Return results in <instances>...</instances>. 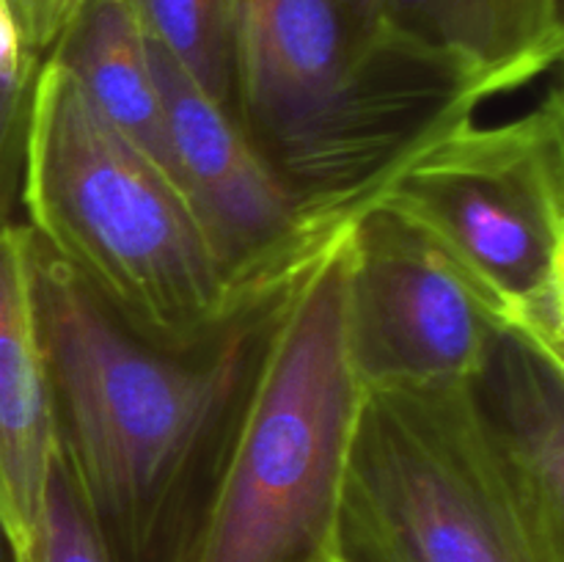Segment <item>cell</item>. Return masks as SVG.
I'll list each match as a JSON object with an SVG mask.
<instances>
[{
	"label": "cell",
	"mask_w": 564,
	"mask_h": 562,
	"mask_svg": "<svg viewBox=\"0 0 564 562\" xmlns=\"http://www.w3.org/2000/svg\"><path fill=\"white\" fill-rule=\"evenodd\" d=\"M25 562H113L61 457Z\"/></svg>",
	"instance_id": "cell-15"
},
{
	"label": "cell",
	"mask_w": 564,
	"mask_h": 562,
	"mask_svg": "<svg viewBox=\"0 0 564 562\" xmlns=\"http://www.w3.org/2000/svg\"><path fill=\"white\" fill-rule=\"evenodd\" d=\"M347 229L290 292L213 494L176 562H336L361 402L347 356Z\"/></svg>",
	"instance_id": "cell-4"
},
{
	"label": "cell",
	"mask_w": 564,
	"mask_h": 562,
	"mask_svg": "<svg viewBox=\"0 0 564 562\" xmlns=\"http://www.w3.org/2000/svg\"><path fill=\"white\" fill-rule=\"evenodd\" d=\"M152 47L176 182L215 251L248 292L295 284L334 240L306 226L290 193L251 147L235 114Z\"/></svg>",
	"instance_id": "cell-8"
},
{
	"label": "cell",
	"mask_w": 564,
	"mask_h": 562,
	"mask_svg": "<svg viewBox=\"0 0 564 562\" xmlns=\"http://www.w3.org/2000/svg\"><path fill=\"white\" fill-rule=\"evenodd\" d=\"M58 463L53 386L36 303V237L0 229V532L25 562Z\"/></svg>",
	"instance_id": "cell-10"
},
{
	"label": "cell",
	"mask_w": 564,
	"mask_h": 562,
	"mask_svg": "<svg viewBox=\"0 0 564 562\" xmlns=\"http://www.w3.org/2000/svg\"><path fill=\"white\" fill-rule=\"evenodd\" d=\"M482 102L457 61L361 25L336 0H237L229 108L325 240Z\"/></svg>",
	"instance_id": "cell-2"
},
{
	"label": "cell",
	"mask_w": 564,
	"mask_h": 562,
	"mask_svg": "<svg viewBox=\"0 0 564 562\" xmlns=\"http://www.w3.org/2000/svg\"><path fill=\"white\" fill-rule=\"evenodd\" d=\"M336 562H540L466 380L361 391Z\"/></svg>",
	"instance_id": "cell-6"
},
{
	"label": "cell",
	"mask_w": 564,
	"mask_h": 562,
	"mask_svg": "<svg viewBox=\"0 0 564 562\" xmlns=\"http://www.w3.org/2000/svg\"><path fill=\"white\" fill-rule=\"evenodd\" d=\"M466 389L534 554L564 562V361L501 331Z\"/></svg>",
	"instance_id": "cell-9"
},
{
	"label": "cell",
	"mask_w": 564,
	"mask_h": 562,
	"mask_svg": "<svg viewBox=\"0 0 564 562\" xmlns=\"http://www.w3.org/2000/svg\"><path fill=\"white\" fill-rule=\"evenodd\" d=\"M132 6L149 42L229 108L237 0H132Z\"/></svg>",
	"instance_id": "cell-13"
},
{
	"label": "cell",
	"mask_w": 564,
	"mask_h": 562,
	"mask_svg": "<svg viewBox=\"0 0 564 562\" xmlns=\"http://www.w3.org/2000/svg\"><path fill=\"white\" fill-rule=\"evenodd\" d=\"M44 58L22 42L14 20L0 3V229L11 224L22 196L33 97Z\"/></svg>",
	"instance_id": "cell-14"
},
{
	"label": "cell",
	"mask_w": 564,
	"mask_h": 562,
	"mask_svg": "<svg viewBox=\"0 0 564 562\" xmlns=\"http://www.w3.org/2000/svg\"><path fill=\"white\" fill-rule=\"evenodd\" d=\"M361 25H380L378 0H336Z\"/></svg>",
	"instance_id": "cell-17"
},
{
	"label": "cell",
	"mask_w": 564,
	"mask_h": 562,
	"mask_svg": "<svg viewBox=\"0 0 564 562\" xmlns=\"http://www.w3.org/2000/svg\"><path fill=\"white\" fill-rule=\"evenodd\" d=\"M0 3L14 20L22 42L36 55L47 58L88 0H0Z\"/></svg>",
	"instance_id": "cell-16"
},
{
	"label": "cell",
	"mask_w": 564,
	"mask_h": 562,
	"mask_svg": "<svg viewBox=\"0 0 564 562\" xmlns=\"http://www.w3.org/2000/svg\"><path fill=\"white\" fill-rule=\"evenodd\" d=\"M20 204L33 237L152 345H202L284 292H248L229 273L182 187L91 108L55 58L39 72Z\"/></svg>",
	"instance_id": "cell-3"
},
{
	"label": "cell",
	"mask_w": 564,
	"mask_h": 562,
	"mask_svg": "<svg viewBox=\"0 0 564 562\" xmlns=\"http://www.w3.org/2000/svg\"><path fill=\"white\" fill-rule=\"evenodd\" d=\"M345 328L367 391L463 383L505 325L424 231L372 204L347 229Z\"/></svg>",
	"instance_id": "cell-7"
},
{
	"label": "cell",
	"mask_w": 564,
	"mask_h": 562,
	"mask_svg": "<svg viewBox=\"0 0 564 562\" xmlns=\"http://www.w3.org/2000/svg\"><path fill=\"white\" fill-rule=\"evenodd\" d=\"M295 284L169 350L110 317L36 240L58 457L113 562L180 560Z\"/></svg>",
	"instance_id": "cell-1"
},
{
	"label": "cell",
	"mask_w": 564,
	"mask_h": 562,
	"mask_svg": "<svg viewBox=\"0 0 564 562\" xmlns=\"http://www.w3.org/2000/svg\"><path fill=\"white\" fill-rule=\"evenodd\" d=\"M0 562H20V560H17L14 549H11V543L6 540L3 532H0Z\"/></svg>",
	"instance_id": "cell-18"
},
{
	"label": "cell",
	"mask_w": 564,
	"mask_h": 562,
	"mask_svg": "<svg viewBox=\"0 0 564 562\" xmlns=\"http://www.w3.org/2000/svg\"><path fill=\"white\" fill-rule=\"evenodd\" d=\"M380 25L471 72L485 97L518 91L560 64L562 0H378Z\"/></svg>",
	"instance_id": "cell-11"
},
{
	"label": "cell",
	"mask_w": 564,
	"mask_h": 562,
	"mask_svg": "<svg viewBox=\"0 0 564 562\" xmlns=\"http://www.w3.org/2000/svg\"><path fill=\"white\" fill-rule=\"evenodd\" d=\"M375 204L441 248L499 317L564 361V97L501 125H463L424 149Z\"/></svg>",
	"instance_id": "cell-5"
},
{
	"label": "cell",
	"mask_w": 564,
	"mask_h": 562,
	"mask_svg": "<svg viewBox=\"0 0 564 562\" xmlns=\"http://www.w3.org/2000/svg\"><path fill=\"white\" fill-rule=\"evenodd\" d=\"M47 58L75 77L119 136L176 182L152 47L132 0H88Z\"/></svg>",
	"instance_id": "cell-12"
}]
</instances>
